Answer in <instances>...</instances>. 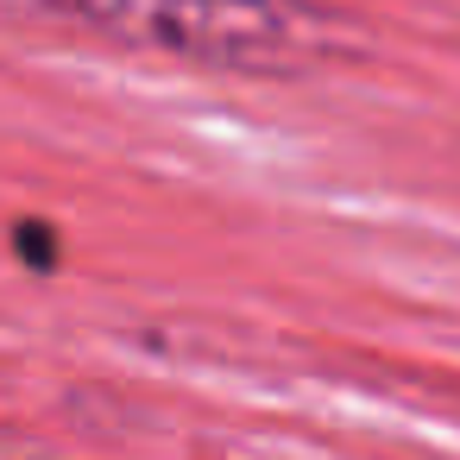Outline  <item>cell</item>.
<instances>
[{
	"mask_svg": "<svg viewBox=\"0 0 460 460\" xmlns=\"http://www.w3.org/2000/svg\"><path fill=\"white\" fill-rule=\"evenodd\" d=\"M26 7L133 51L240 76H303L359 51L353 26L309 0H26Z\"/></svg>",
	"mask_w": 460,
	"mask_h": 460,
	"instance_id": "6da1fadb",
	"label": "cell"
}]
</instances>
